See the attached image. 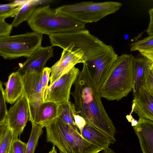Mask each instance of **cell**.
<instances>
[{"instance_id":"30","label":"cell","mask_w":153,"mask_h":153,"mask_svg":"<svg viewBox=\"0 0 153 153\" xmlns=\"http://www.w3.org/2000/svg\"><path fill=\"white\" fill-rule=\"evenodd\" d=\"M75 120L80 133L82 135L83 129L86 124L85 121L83 118L78 114L76 115Z\"/></svg>"},{"instance_id":"27","label":"cell","mask_w":153,"mask_h":153,"mask_svg":"<svg viewBox=\"0 0 153 153\" xmlns=\"http://www.w3.org/2000/svg\"><path fill=\"white\" fill-rule=\"evenodd\" d=\"M51 74V68L44 67L42 71V91L44 95L45 90L48 86Z\"/></svg>"},{"instance_id":"24","label":"cell","mask_w":153,"mask_h":153,"mask_svg":"<svg viewBox=\"0 0 153 153\" xmlns=\"http://www.w3.org/2000/svg\"><path fill=\"white\" fill-rule=\"evenodd\" d=\"M13 140V133L8 128L0 141V153H9Z\"/></svg>"},{"instance_id":"34","label":"cell","mask_w":153,"mask_h":153,"mask_svg":"<svg viewBox=\"0 0 153 153\" xmlns=\"http://www.w3.org/2000/svg\"><path fill=\"white\" fill-rule=\"evenodd\" d=\"M130 122L131 123V126L133 127L136 125L137 123V121L133 118Z\"/></svg>"},{"instance_id":"13","label":"cell","mask_w":153,"mask_h":153,"mask_svg":"<svg viewBox=\"0 0 153 153\" xmlns=\"http://www.w3.org/2000/svg\"><path fill=\"white\" fill-rule=\"evenodd\" d=\"M153 69V62L143 56L135 57L133 62L134 98L137 97L144 87L146 76Z\"/></svg>"},{"instance_id":"10","label":"cell","mask_w":153,"mask_h":153,"mask_svg":"<svg viewBox=\"0 0 153 153\" xmlns=\"http://www.w3.org/2000/svg\"><path fill=\"white\" fill-rule=\"evenodd\" d=\"M29 118L28 102L23 93L20 97L7 111L5 121L13 133V140L18 139V137L20 136Z\"/></svg>"},{"instance_id":"8","label":"cell","mask_w":153,"mask_h":153,"mask_svg":"<svg viewBox=\"0 0 153 153\" xmlns=\"http://www.w3.org/2000/svg\"><path fill=\"white\" fill-rule=\"evenodd\" d=\"M42 72L26 73L22 75L23 93L28 103L29 121L33 123L39 109L44 102L42 91Z\"/></svg>"},{"instance_id":"15","label":"cell","mask_w":153,"mask_h":153,"mask_svg":"<svg viewBox=\"0 0 153 153\" xmlns=\"http://www.w3.org/2000/svg\"><path fill=\"white\" fill-rule=\"evenodd\" d=\"M136 113L139 118L153 121V95L145 88H143L139 95L134 98L131 110Z\"/></svg>"},{"instance_id":"31","label":"cell","mask_w":153,"mask_h":153,"mask_svg":"<svg viewBox=\"0 0 153 153\" xmlns=\"http://www.w3.org/2000/svg\"><path fill=\"white\" fill-rule=\"evenodd\" d=\"M150 16V22L146 32L149 35H153V9H150L149 10Z\"/></svg>"},{"instance_id":"28","label":"cell","mask_w":153,"mask_h":153,"mask_svg":"<svg viewBox=\"0 0 153 153\" xmlns=\"http://www.w3.org/2000/svg\"><path fill=\"white\" fill-rule=\"evenodd\" d=\"M144 88L153 95V69L150 70L146 75Z\"/></svg>"},{"instance_id":"16","label":"cell","mask_w":153,"mask_h":153,"mask_svg":"<svg viewBox=\"0 0 153 153\" xmlns=\"http://www.w3.org/2000/svg\"><path fill=\"white\" fill-rule=\"evenodd\" d=\"M82 136L84 138L104 151L111 144L116 141L113 137L102 130L86 124L82 131Z\"/></svg>"},{"instance_id":"12","label":"cell","mask_w":153,"mask_h":153,"mask_svg":"<svg viewBox=\"0 0 153 153\" xmlns=\"http://www.w3.org/2000/svg\"><path fill=\"white\" fill-rule=\"evenodd\" d=\"M53 47H40L27 57L17 71L22 76L26 73L42 72L46 62L53 56Z\"/></svg>"},{"instance_id":"3","label":"cell","mask_w":153,"mask_h":153,"mask_svg":"<svg viewBox=\"0 0 153 153\" xmlns=\"http://www.w3.org/2000/svg\"><path fill=\"white\" fill-rule=\"evenodd\" d=\"M45 127L47 142L56 146L60 153H99L102 151L58 117Z\"/></svg>"},{"instance_id":"1","label":"cell","mask_w":153,"mask_h":153,"mask_svg":"<svg viewBox=\"0 0 153 153\" xmlns=\"http://www.w3.org/2000/svg\"><path fill=\"white\" fill-rule=\"evenodd\" d=\"M71 94L77 114L83 118L86 124L115 137V126L104 108L91 72L86 62L83 63L82 69L74 82V91Z\"/></svg>"},{"instance_id":"14","label":"cell","mask_w":153,"mask_h":153,"mask_svg":"<svg viewBox=\"0 0 153 153\" xmlns=\"http://www.w3.org/2000/svg\"><path fill=\"white\" fill-rule=\"evenodd\" d=\"M143 153H153V121L139 118L133 126Z\"/></svg>"},{"instance_id":"22","label":"cell","mask_w":153,"mask_h":153,"mask_svg":"<svg viewBox=\"0 0 153 153\" xmlns=\"http://www.w3.org/2000/svg\"><path fill=\"white\" fill-rule=\"evenodd\" d=\"M26 0H16L7 4H0V20L14 17Z\"/></svg>"},{"instance_id":"32","label":"cell","mask_w":153,"mask_h":153,"mask_svg":"<svg viewBox=\"0 0 153 153\" xmlns=\"http://www.w3.org/2000/svg\"><path fill=\"white\" fill-rule=\"evenodd\" d=\"M8 128V125L5 122L0 123V141Z\"/></svg>"},{"instance_id":"35","label":"cell","mask_w":153,"mask_h":153,"mask_svg":"<svg viewBox=\"0 0 153 153\" xmlns=\"http://www.w3.org/2000/svg\"><path fill=\"white\" fill-rule=\"evenodd\" d=\"M49 153H57L56 150L55 146H53L51 150L49 152Z\"/></svg>"},{"instance_id":"25","label":"cell","mask_w":153,"mask_h":153,"mask_svg":"<svg viewBox=\"0 0 153 153\" xmlns=\"http://www.w3.org/2000/svg\"><path fill=\"white\" fill-rule=\"evenodd\" d=\"M2 84L0 80V123L5 122L8 111Z\"/></svg>"},{"instance_id":"2","label":"cell","mask_w":153,"mask_h":153,"mask_svg":"<svg viewBox=\"0 0 153 153\" xmlns=\"http://www.w3.org/2000/svg\"><path fill=\"white\" fill-rule=\"evenodd\" d=\"M134 58L132 54L118 56L98 91L101 97L118 101L132 91Z\"/></svg>"},{"instance_id":"20","label":"cell","mask_w":153,"mask_h":153,"mask_svg":"<svg viewBox=\"0 0 153 153\" xmlns=\"http://www.w3.org/2000/svg\"><path fill=\"white\" fill-rule=\"evenodd\" d=\"M41 4L40 0H26L14 17L11 24L12 27H16L23 22L27 21L35 9Z\"/></svg>"},{"instance_id":"9","label":"cell","mask_w":153,"mask_h":153,"mask_svg":"<svg viewBox=\"0 0 153 153\" xmlns=\"http://www.w3.org/2000/svg\"><path fill=\"white\" fill-rule=\"evenodd\" d=\"M79 69L74 67L54 84L48 85L44 92L43 101L59 104L69 100L71 89L79 73Z\"/></svg>"},{"instance_id":"21","label":"cell","mask_w":153,"mask_h":153,"mask_svg":"<svg viewBox=\"0 0 153 153\" xmlns=\"http://www.w3.org/2000/svg\"><path fill=\"white\" fill-rule=\"evenodd\" d=\"M130 51H138L147 59L153 62V35H148L144 38L130 45Z\"/></svg>"},{"instance_id":"6","label":"cell","mask_w":153,"mask_h":153,"mask_svg":"<svg viewBox=\"0 0 153 153\" xmlns=\"http://www.w3.org/2000/svg\"><path fill=\"white\" fill-rule=\"evenodd\" d=\"M42 35L33 32L0 36V55L5 59L27 57L41 46Z\"/></svg>"},{"instance_id":"11","label":"cell","mask_w":153,"mask_h":153,"mask_svg":"<svg viewBox=\"0 0 153 153\" xmlns=\"http://www.w3.org/2000/svg\"><path fill=\"white\" fill-rule=\"evenodd\" d=\"M85 62L84 53L81 50H74L71 46L63 49L59 59L51 68L49 85L70 71L77 64Z\"/></svg>"},{"instance_id":"17","label":"cell","mask_w":153,"mask_h":153,"mask_svg":"<svg viewBox=\"0 0 153 153\" xmlns=\"http://www.w3.org/2000/svg\"><path fill=\"white\" fill-rule=\"evenodd\" d=\"M4 85L6 86L4 93L6 102L13 104L20 97L23 92L22 76L18 71L13 72Z\"/></svg>"},{"instance_id":"29","label":"cell","mask_w":153,"mask_h":153,"mask_svg":"<svg viewBox=\"0 0 153 153\" xmlns=\"http://www.w3.org/2000/svg\"><path fill=\"white\" fill-rule=\"evenodd\" d=\"M11 24L5 21L0 20V36L10 35L12 29Z\"/></svg>"},{"instance_id":"18","label":"cell","mask_w":153,"mask_h":153,"mask_svg":"<svg viewBox=\"0 0 153 153\" xmlns=\"http://www.w3.org/2000/svg\"><path fill=\"white\" fill-rule=\"evenodd\" d=\"M58 104L52 102H43L41 105L33 124H39L44 127L57 117Z\"/></svg>"},{"instance_id":"5","label":"cell","mask_w":153,"mask_h":153,"mask_svg":"<svg viewBox=\"0 0 153 153\" xmlns=\"http://www.w3.org/2000/svg\"><path fill=\"white\" fill-rule=\"evenodd\" d=\"M122 5L120 2L113 1H85L63 5L55 10L85 24L97 22L117 11Z\"/></svg>"},{"instance_id":"33","label":"cell","mask_w":153,"mask_h":153,"mask_svg":"<svg viewBox=\"0 0 153 153\" xmlns=\"http://www.w3.org/2000/svg\"><path fill=\"white\" fill-rule=\"evenodd\" d=\"M104 153H116L109 147L104 151Z\"/></svg>"},{"instance_id":"23","label":"cell","mask_w":153,"mask_h":153,"mask_svg":"<svg viewBox=\"0 0 153 153\" xmlns=\"http://www.w3.org/2000/svg\"><path fill=\"white\" fill-rule=\"evenodd\" d=\"M32 128L30 137L27 144L25 153H34L40 137L43 133L44 127L41 125L32 124Z\"/></svg>"},{"instance_id":"19","label":"cell","mask_w":153,"mask_h":153,"mask_svg":"<svg viewBox=\"0 0 153 153\" xmlns=\"http://www.w3.org/2000/svg\"><path fill=\"white\" fill-rule=\"evenodd\" d=\"M77 114L74 103L71 101L58 104L57 117L76 131L79 132L75 120V116Z\"/></svg>"},{"instance_id":"7","label":"cell","mask_w":153,"mask_h":153,"mask_svg":"<svg viewBox=\"0 0 153 153\" xmlns=\"http://www.w3.org/2000/svg\"><path fill=\"white\" fill-rule=\"evenodd\" d=\"M53 46L63 49L71 46L74 50L80 49L84 53L86 62L96 46L99 39L91 34L87 30L49 35Z\"/></svg>"},{"instance_id":"4","label":"cell","mask_w":153,"mask_h":153,"mask_svg":"<svg viewBox=\"0 0 153 153\" xmlns=\"http://www.w3.org/2000/svg\"><path fill=\"white\" fill-rule=\"evenodd\" d=\"M33 32L48 35L79 31L85 25L52 9L49 5L37 7L27 20Z\"/></svg>"},{"instance_id":"26","label":"cell","mask_w":153,"mask_h":153,"mask_svg":"<svg viewBox=\"0 0 153 153\" xmlns=\"http://www.w3.org/2000/svg\"><path fill=\"white\" fill-rule=\"evenodd\" d=\"M27 144L19 138L13 140L9 153H25Z\"/></svg>"}]
</instances>
